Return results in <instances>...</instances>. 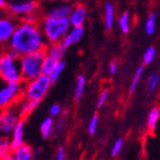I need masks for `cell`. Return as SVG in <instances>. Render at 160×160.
Returning a JSON list of instances; mask_svg holds the SVG:
<instances>
[{"label": "cell", "instance_id": "obj_1", "mask_svg": "<svg viewBox=\"0 0 160 160\" xmlns=\"http://www.w3.org/2000/svg\"><path fill=\"white\" fill-rule=\"evenodd\" d=\"M47 45L39 22L20 20L6 46V49L18 57H22L28 54L45 51Z\"/></svg>", "mask_w": 160, "mask_h": 160}, {"label": "cell", "instance_id": "obj_2", "mask_svg": "<svg viewBox=\"0 0 160 160\" xmlns=\"http://www.w3.org/2000/svg\"><path fill=\"white\" fill-rule=\"evenodd\" d=\"M39 26L43 30L47 44H57L62 43L72 25L68 18H56L46 15L40 18Z\"/></svg>", "mask_w": 160, "mask_h": 160}, {"label": "cell", "instance_id": "obj_3", "mask_svg": "<svg viewBox=\"0 0 160 160\" xmlns=\"http://www.w3.org/2000/svg\"><path fill=\"white\" fill-rule=\"evenodd\" d=\"M0 81L6 83H22L19 57L7 49L0 53Z\"/></svg>", "mask_w": 160, "mask_h": 160}, {"label": "cell", "instance_id": "obj_4", "mask_svg": "<svg viewBox=\"0 0 160 160\" xmlns=\"http://www.w3.org/2000/svg\"><path fill=\"white\" fill-rule=\"evenodd\" d=\"M46 57V51L36 52L19 57L22 83L32 81L43 74V63Z\"/></svg>", "mask_w": 160, "mask_h": 160}, {"label": "cell", "instance_id": "obj_5", "mask_svg": "<svg viewBox=\"0 0 160 160\" xmlns=\"http://www.w3.org/2000/svg\"><path fill=\"white\" fill-rule=\"evenodd\" d=\"M53 82L47 75H39L38 78L32 81L24 83V93L22 98L28 100H32L36 102H42V100L47 95L48 91L51 90Z\"/></svg>", "mask_w": 160, "mask_h": 160}, {"label": "cell", "instance_id": "obj_6", "mask_svg": "<svg viewBox=\"0 0 160 160\" xmlns=\"http://www.w3.org/2000/svg\"><path fill=\"white\" fill-rule=\"evenodd\" d=\"M24 93V83H0V111L17 105Z\"/></svg>", "mask_w": 160, "mask_h": 160}, {"label": "cell", "instance_id": "obj_7", "mask_svg": "<svg viewBox=\"0 0 160 160\" xmlns=\"http://www.w3.org/2000/svg\"><path fill=\"white\" fill-rule=\"evenodd\" d=\"M38 9H39V5L36 0H25L20 2L8 3L6 8V12L12 18L22 20L25 17L32 15V13H37Z\"/></svg>", "mask_w": 160, "mask_h": 160}, {"label": "cell", "instance_id": "obj_8", "mask_svg": "<svg viewBox=\"0 0 160 160\" xmlns=\"http://www.w3.org/2000/svg\"><path fill=\"white\" fill-rule=\"evenodd\" d=\"M22 119L17 105L0 111V136L10 137L12 130Z\"/></svg>", "mask_w": 160, "mask_h": 160}, {"label": "cell", "instance_id": "obj_9", "mask_svg": "<svg viewBox=\"0 0 160 160\" xmlns=\"http://www.w3.org/2000/svg\"><path fill=\"white\" fill-rule=\"evenodd\" d=\"M17 19L12 18L9 15H6L0 18V46H7L10 40L13 32L17 27Z\"/></svg>", "mask_w": 160, "mask_h": 160}, {"label": "cell", "instance_id": "obj_10", "mask_svg": "<svg viewBox=\"0 0 160 160\" xmlns=\"http://www.w3.org/2000/svg\"><path fill=\"white\" fill-rule=\"evenodd\" d=\"M68 19L72 27H84V24L86 22V19H88V9H86V7L83 5L74 6Z\"/></svg>", "mask_w": 160, "mask_h": 160}, {"label": "cell", "instance_id": "obj_11", "mask_svg": "<svg viewBox=\"0 0 160 160\" xmlns=\"http://www.w3.org/2000/svg\"><path fill=\"white\" fill-rule=\"evenodd\" d=\"M83 36H84V27H71V29L62 40V44L65 48L72 47L82 39Z\"/></svg>", "mask_w": 160, "mask_h": 160}, {"label": "cell", "instance_id": "obj_12", "mask_svg": "<svg viewBox=\"0 0 160 160\" xmlns=\"http://www.w3.org/2000/svg\"><path fill=\"white\" fill-rule=\"evenodd\" d=\"M9 138H10L12 150L20 147L22 144L26 143L25 142V119H22V120L19 121L18 124L12 130Z\"/></svg>", "mask_w": 160, "mask_h": 160}, {"label": "cell", "instance_id": "obj_13", "mask_svg": "<svg viewBox=\"0 0 160 160\" xmlns=\"http://www.w3.org/2000/svg\"><path fill=\"white\" fill-rule=\"evenodd\" d=\"M103 22L107 30L113 29L115 24V7L112 1H105L103 7Z\"/></svg>", "mask_w": 160, "mask_h": 160}, {"label": "cell", "instance_id": "obj_14", "mask_svg": "<svg viewBox=\"0 0 160 160\" xmlns=\"http://www.w3.org/2000/svg\"><path fill=\"white\" fill-rule=\"evenodd\" d=\"M72 9H73V6H71L69 3L61 2L58 5L52 7L47 11V15L52 17H56V18H68Z\"/></svg>", "mask_w": 160, "mask_h": 160}, {"label": "cell", "instance_id": "obj_15", "mask_svg": "<svg viewBox=\"0 0 160 160\" xmlns=\"http://www.w3.org/2000/svg\"><path fill=\"white\" fill-rule=\"evenodd\" d=\"M11 156L15 160H34L35 152L29 144L24 143L20 147L13 149Z\"/></svg>", "mask_w": 160, "mask_h": 160}, {"label": "cell", "instance_id": "obj_16", "mask_svg": "<svg viewBox=\"0 0 160 160\" xmlns=\"http://www.w3.org/2000/svg\"><path fill=\"white\" fill-rule=\"evenodd\" d=\"M38 104H39V102L22 98L20 101L17 103V108H18V111L20 113V115H22V118L25 119V118H27L34 112L35 109L38 107Z\"/></svg>", "mask_w": 160, "mask_h": 160}, {"label": "cell", "instance_id": "obj_17", "mask_svg": "<svg viewBox=\"0 0 160 160\" xmlns=\"http://www.w3.org/2000/svg\"><path fill=\"white\" fill-rule=\"evenodd\" d=\"M118 28L121 32V34L127 35L130 32L131 27H132V17H131L129 11H123L118 17Z\"/></svg>", "mask_w": 160, "mask_h": 160}, {"label": "cell", "instance_id": "obj_18", "mask_svg": "<svg viewBox=\"0 0 160 160\" xmlns=\"http://www.w3.org/2000/svg\"><path fill=\"white\" fill-rule=\"evenodd\" d=\"M46 54L52 56L53 58H55L56 61H62L63 57H64V54L66 48L63 46L62 43L57 44H48L47 47H46Z\"/></svg>", "mask_w": 160, "mask_h": 160}, {"label": "cell", "instance_id": "obj_19", "mask_svg": "<svg viewBox=\"0 0 160 160\" xmlns=\"http://www.w3.org/2000/svg\"><path fill=\"white\" fill-rule=\"evenodd\" d=\"M40 130V134L44 139H47L54 133L55 131V121H54V118L52 117H47L45 118L42 123H40L39 127Z\"/></svg>", "mask_w": 160, "mask_h": 160}, {"label": "cell", "instance_id": "obj_20", "mask_svg": "<svg viewBox=\"0 0 160 160\" xmlns=\"http://www.w3.org/2000/svg\"><path fill=\"white\" fill-rule=\"evenodd\" d=\"M157 24H158V12L152 11L148 15L146 22H144V32L148 36H152L157 30Z\"/></svg>", "mask_w": 160, "mask_h": 160}, {"label": "cell", "instance_id": "obj_21", "mask_svg": "<svg viewBox=\"0 0 160 160\" xmlns=\"http://www.w3.org/2000/svg\"><path fill=\"white\" fill-rule=\"evenodd\" d=\"M160 119V108L159 107H153L148 113L147 117V129L149 131H153L158 126Z\"/></svg>", "mask_w": 160, "mask_h": 160}, {"label": "cell", "instance_id": "obj_22", "mask_svg": "<svg viewBox=\"0 0 160 160\" xmlns=\"http://www.w3.org/2000/svg\"><path fill=\"white\" fill-rule=\"evenodd\" d=\"M86 86V78L83 74H80L76 78V83H75L74 88V100L76 102H80L83 98V94L85 92Z\"/></svg>", "mask_w": 160, "mask_h": 160}, {"label": "cell", "instance_id": "obj_23", "mask_svg": "<svg viewBox=\"0 0 160 160\" xmlns=\"http://www.w3.org/2000/svg\"><path fill=\"white\" fill-rule=\"evenodd\" d=\"M143 73H144L143 64L137 67L136 72L133 73V76H132V80H131L130 86H129V93L130 94H132L137 88H138L139 84H140V82H141V80H142V76H143Z\"/></svg>", "mask_w": 160, "mask_h": 160}, {"label": "cell", "instance_id": "obj_24", "mask_svg": "<svg viewBox=\"0 0 160 160\" xmlns=\"http://www.w3.org/2000/svg\"><path fill=\"white\" fill-rule=\"evenodd\" d=\"M160 85V73L151 72L148 75L147 78V92L149 94H152Z\"/></svg>", "mask_w": 160, "mask_h": 160}, {"label": "cell", "instance_id": "obj_25", "mask_svg": "<svg viewBox=\"0 0 160 160\" xmlns=\"http://www.w3.org/2000/svg\"><path fill=\"white\" fill-rule=\"evenodd\" d=\"M12 153V147L9 137L0 136V160Z\"/></svg>", "mask_w": 160, "mask_h": 160}, {"label": "cell", "instance_id": "obj_26", "mask_svg": "<svg viewBox=\"0 0 160 160\" xmlns=\"http://www.w3.org/2000/svg\"><path fill=\"white\" fill-rule=\"evenodd\" d=\"M65 66H66V64H65V62L63 61V59L57 62V64L55 65L54 69L52 71L51 74H49V78H51L52 82L55 83V82H57V81H58V78H61L62 73L64 72Z\"/></svg>", "mask_w": 160, "mask_h": 160}, {"label": "cell", "instance_id": "obj_27", "mask_svg": "<svg viewBox=\"0 0 160 160\" xmlns=\"http://www.w3.org/2000/svg\"><path fill=\"white\" fill-rule=\"evenodd\" d=\"M57 62L58 61H56L55 58H53L52 56H49V55L46 54V57H45V59H44V63H43V74L49 76V74H51L52 71L54 69L55 65L57 64Z\"/></svg>", "mask_w": 160, "mask_h": 160}, {"label": "cell", "instance_id": "obj_28", "mask_svg": "<svg viewBox=\"0 0 160 160\" xmlns=\"http://www.w3.org/2000/svg\"><path fill=\"white\" fill-rule=\"evenodd\" d=\"M156 56H157V51H156V47L153 46H150L148 47L143 53V56H142V61H143V65H150L152 62L155 61Z\"/></svg>", "mask_w": 160, "mask_h": 160}, {"label": "cell", "instance_id": "obj_29", "mask_svg": "<svg viewBox=\"0 0 160 160\" xmlns=\"http://www.w3.org/2000/svg\"><path fill=\"white\" fill-rule=\"evenodd\" d=\"M99 122H100V117L98 113H94L91 117V119L88 120V132L90 136H94L98 130V127H99Z\"/></svg>", "mask_w": 160, "mask_h": 160}, {"label": "cell", "instance_id": "obj_30", "mask_svg": "<svg viewBox=\"0 0 160 160\" xmlns=\"http://www.w3.org/2000/svg\"><path fill=\"white\" fill-rule=\"evenodd\" d=\"M109 96H110L109 88H103V90L100 92L98 101H96V108H98V109H102V108L107 104L108 100H109Z\"/></svg>", "mask_w": 160, "mask_h": 160}, {"label": "cell", "instance_id": "obj_31", "mask_svg": "<svg viewBox=\"0 0 160 160\" xmlns=\"http://www.w3.org/2000/svg\"><path fill=\"white\" fill-rule=\"evenodd\" d=\"M123 144H124V139L121 138V137L115 140L112 148H111V156H112V157L119 156V153H120L123 149Z\"/></svg>", "mask_w": 160, "mask_h": 160}, {"label": "cell", "instance_id": "obj_32", "mask_svg": "<svg viewBox=\"0 0 160 160\" xmlns=\"http://www.w3.org/2000/svg\"><path fill=\"white\" fill-rule=\"evenodd\" d=\"M62 112H63V108H62V105H59V104H57V103L53 104V105L49 108V117H52V118L59 117V115L62 114Z\"/></svg>", "mask_w": 160, "mask_h": 160}, {"label": "cell", "instance_id": "obj_33", "mask_svg": "<svg viewBox=\"0 0 160 160\" xmlns=\"http://www.w3.org/2000/svg\"><path fill=\"white\" fill-rule=\"evenodd\" d=\"M54 160H66V152L64 147H58L55 153V159Z\"/></svg>", "mask_w": 160, "mask_h": 160}, {"label": "cell", "instance_id": "obj_34", "mask_svg": "<svg viewBox=\"0 0 160 160\" xmlns=\"http://www.w3.org/2000/svg\"><path fill=\"white\" fill-rule=\"evenodd\" d=\"M118 68H119V64H118L117 61H111L109 63V66H108V71L111 75H114L117 74L118 72Z\"/></svg>", "mask_w": 160, "mask_h": 160}, {"label": "cell", "instance_id": "obj_35", "mask_svg": "<svg viewBox=\"0 0 160 160\" xmlns=\"http://www.w3.org/2000/svg\"><path fill=\"white\" fill-rule=\"evenodd\" d=\"M22 20L25 22H39V16H38L37 13H32V15H29V16L25 17Z\"/></svg>", "mask_w": 160, "mask_h": 160}, {"label": "cell", "instance_id": "obj_36", "mask_svg": "<svg viewBox=\"0 0 160 160\" xmlns=\"http://www.w3.org/2000/svg\"><path fill=\"white\" fill-rule=\"evenodd\" d=\"M7 6H8L7 0H0V8L6 9V8H7Z\"/></svg>", "mask_w": 160, "mask_h": 160}, {"label": "cell", "instance_id": "obj_37", "mask_svg": "<svg viewBox=\"0 0 160 160\" xmlns=\"http://www.w3.org/2000/svg\"><path fill=\"white\" fill-rule=\"evenodd\" d=\"M6 15H7V12H6V9L0 8V18H2V17L6 16Z\"/></svg>", "mask_w": 160, "mask_h": 160}, {"label": "cell", "instance_id": "obj_38", "mask_svg": "<svg viewBox=\"0 0 160 160\" xmlns=\"http://www.w3.org/2000/svg\"><path fill=\"white\" fill-rule=\"evenodd\" d=\"M45 1H49V2H67V0H45Z\"/></svg>", "mask_w": 160, "mask_h": 160}, {"label": "cell", "instance_id": "obj_39", "mask_svg": "<svg viewBox=\"0 0 160 160\" xmlns=\"http://www.w3.org/2000/svg\"><path fill=\"white\" fill-rule=\"evenodd\" d=\"M1 160H15V159H13V157L10 155V156H7V157H5L3 159H1Z\"/></svg>", "mask_w": 160, "mask_h": 160}]
</instances>
